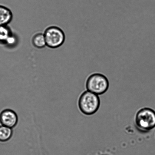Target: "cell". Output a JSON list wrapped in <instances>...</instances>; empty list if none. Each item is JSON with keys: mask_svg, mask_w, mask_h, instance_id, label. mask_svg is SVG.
<instances>
[{"mask_svg": "<svg viewBox=\"0 0 155 155\" xmlns=\"http://www.w3.org/2000/svg\"><path fill=\"white\" fill-rule=\"evenodd\" d=\"M32 43L35 48L39 49L46 46L44 33H39L35 35L32 39Z\"/></svg>", "mask_w": 155, "mask_h": 155, "instance_id": "52a82bcc", "label": "cell"}, {"mask_svg": "<svg viewBox=\"0 0 155 155\" xmlns=\"http://www.w3.org/2000/svg\"><path fill=\"white\" fill-rule=\"evenodd\" d=\"M13 134L12 128L0 126V142H5L8 141L12 138Z\"/></svg>", "mask_w": 155, "mask_h": 155, "instance_id": "ba28073f", "label": "cell"}, {"mask_svg": "<svg viewBox=\"0 0 155 155\" xmlns=\"http://www.w3.org/2000/svg\"><path fill=\"white\" fill-rule=\"evenodd\" d=\"M46 46L51 48H56L64 43L65 35L61 28L55 26L48 27L44 32Z\"/></svg>", "mask_w": 155, "mask_h": 155, "instance_id": "277c9868", "label": "cell"}, {"mask_svg": "<svg viewBox=\"0 0 155 155\" xmlns=\"http://www.w3.org/2000/svg\"><path fill=\"white\" fill-rule=\"evenodd\" d=\"M11 10L5 6L0 5V26L7 25L13 19Z\"/></svg>", "mask_w": 155, "mask_h": 155, "instance_id": "8992f818", "label": "cell"}, {"mask_svg": "<svg viewBox=\"0 0 155 155\" xmlns=\"http://www.w3.org/2000/svg\"><path fill=\"white\" fill-rule=\"evenodd\" d=\"M18 118L14 111L6 109L0 113V123L2 125L13 128L18 124Z\"/></svg>", "mask_w": 155, "mask_h": 155, "instance_id": "5b68a950", "label": "cell"}, {"mask_svg": "<svg viewBox=\"0 0 155 155\" xmlns=\"http://www.w3.org/2000/svg\"><path fill=\"white\" fill-rule=\"evenodd\" d=\"M137 129L142 133H147L155 127V111L150 108L145 107L137 112L135 118Z\"/></svg>", "mask_w": 155, "mask_h": 155, "instance_id": "6da1fadb", "label": "cell"}, {"mask_svg": "<svg viewBox=\"0 0 155 155\" xmlns=\"http://www.w3.org/2000/svg\"><path fill=\"white\" fill-rule=\"evenodd\" d=\"M100 104L98 95L88 91L83 92L79 98V109L86 115H91L95 113L99 108Z\"/></svg>", "mask_w": 155, "mask_h": 155, "instance_id": "7a4b0ae2", "label": "cell"}, {"mask_svg": "<svg viewBox=\"0 0 155 155\" xmlns=\"http://www.w3.org/2000/svg\"><path fill=\"white\" fill-rule=\"evenodd\" d=\"M86 87L87 91L97 95L104 94L109 87L108 80L102 74L96 73L92 74L87 80Z\"/></svg>", "mask_w": 155, "mask_h": 155, "instance_id": "3957f363", "label": "cell"}, {"mask_svg": "<svg viewBox=\"0 0 155 155\" xmlns=\"http://www.w3.org/2000/svg\"><path fill=\"white\" fill-rule=\"evenodd\" d=\"M12 35L11 30L7 25L0 26V43L6 44Z\"/></svg>", "mask_w": 155, "mask_h": 155, "instance_id": "9c48e42d", "label": "cell"}]
</instances>
